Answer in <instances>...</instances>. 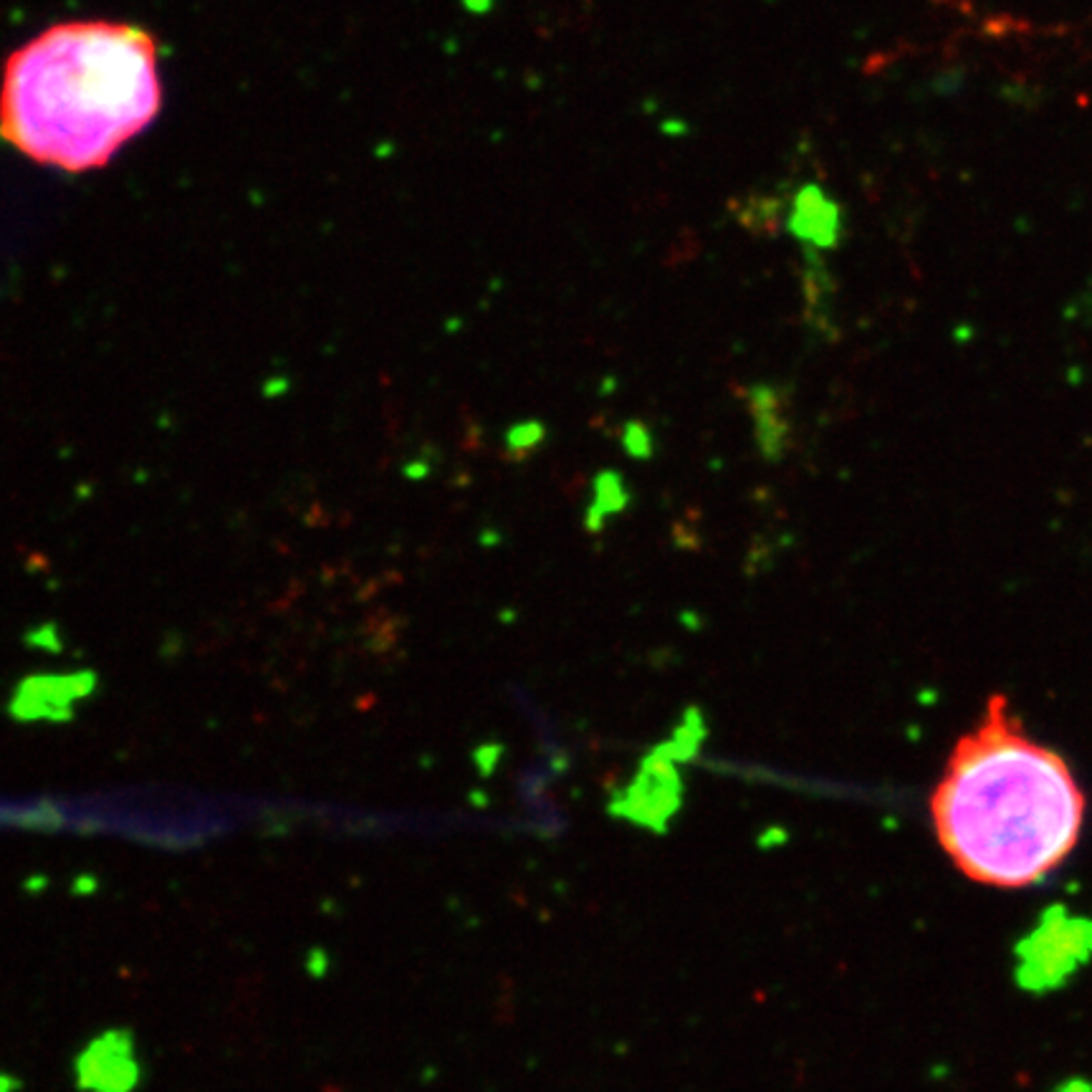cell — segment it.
I'll list each match as a JSON object with an SVG mask.
<instances>
[{"instance_id":"5","label":"cell","mask_w":1092,"mask_h":1092,"mask_svg":"<svg viewBox=\"0 0 1092 1092\" xmlns=\"http://www.w3.org/2000/svg\"><path fill=\"white\" fill-rule=\"evenodd\" d=\"M794 230L820 246H830L837 230V213L817 188H804L794 203Z\"/></svg>"},{"instance_id":"2","label":"cell","mask_w":1092,"mask_h":1092,"mask_svg":"<svg viewBox=\"0 0 1092 1092\" xmlns=\"http://www.w3.org/2000/svg\"><path fill=\"white\" fill-rule=\"evenodd\" d=\"M158 46L127 23H61L3 71L0 135L41 165L102 168L159 112Z\"/></svg>"},{"instance_id":"4","label":"cell","mask_w":1092,"mask_h":1092,"mask_svg":"<svg viewBox=\"0 0 1092 1092\" xmlns=\"http://www.w3.org/2000/svg\"><path fill=\"white\" fill-rule=\"evenodd\" d=\"M91 680L84 676L74 678H36L23 683L13 700V716L21 721H66L74 700L87 696Z\"/></svg>"},{"instance_id":"1","label":"cell","mask_w":1092,"mask_h":1092,"mask_svg":"<svg viewBox=\"0 0 1092 1092\" xmlns=\"http://www.w3.org/2000/svg\"><path fill=\"white\" fill-rule=\"evenodd\" d=\"M1087 800L1070 764L1035 741L991 696L976 729L951 749L931 797L935 840L979 885L1019 890L1057 870L1077 847Z\"/></svg>"},{"instance_id":"3","label":"cell","mask_w":1092,"mask_h":1092,"mask_svg":"<svg viewBox=\"0 0 1092 1092\" xmlns=\"http://www.w3.org/2000/svg\"><path fill=\"white\" fill-rule=\"evenodd\" d=\"M74 1080L81 1092H135L142 1065L132 1032L109 1029L94 1036L74 1059Z\"/></svg>"}]
</instances>
